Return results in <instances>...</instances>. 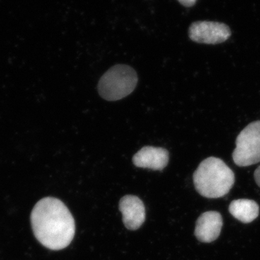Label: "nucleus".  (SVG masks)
I'll list each match as a JSON object with an SVG mask.
<instances>
[{"mask_svg":"<svg viewBox=\"0 0 260 260\" xmlns=\"http://www.w3.org/2000/svg\"><path fill=\"white\" fill-rule=\"evenodd\" d=\"M229 212L234 218L244 223L254 221L259 213V207L254 200H234L229 205Z\"/></svg>","mask_w":260,"mask_h":260,"instance_id":"9","label":"nucleus"},{"mask_svg":"<svg viewBox=\"0 0 260 260\" xmlns=\"http://www.w3.org/2000/svg\"><path fill=\"white\" fill-rule=\"evenodd\" d=\"M30 223L36 239L51 250H61L74 239V218L68 207L56 198L39 200L30 214Z\"/></svg>","mask_w":260,"mask_h":260,"instance_id":"1","label":"nucleus"},{"mask_svg":"<svg viewBox=\"0 0 260 260\" xmlns=\"http://www.w3.org/2000/svg\"><path fill=\"white\" fill-rule=\"evenodd\" d=\"M223 223V218L218 212H205L198 219L195 237L201 242H213L220 236Z\"/></svg>","mask_w":260,"mask_h":260,"instance_id":"7","label":"nucleus"},{"mask_svg":"<svg viewBox=\"0 0 260 260\" xmlns=\"http://www.w3.org/2000/svg\"><path fill=\"white\" fill-rule=\"evenodd\" d=\"M232 35L230 28L225 24L211 21H198L191 24L189 38L200 44H221Z\"/></svg>","mask_w":260,"mask_h":260,"instance_id":"5","label":"nucleus"},{"mask_svg":"<svg viewBox=\"0 0 260 260\" xmlns=\"http://www.w3.org/2000/svg\"><path fill=\"white\" fill-rule=\"evenodd\" d=\"M169 160V154L167 149L153 146L144 147L133 158L135 167L158 171L166 168Z\"/></svg>","mask_w":260,"mask_h":260,"instance_id":"8","label":"nucleus"},{"mask_svg":"<svg viewBox=\"0 0 260 260\" xmlns=\"http://www.w3.org/2000/svg\"><path fill=\"white\" fill-rule=\"evenodd\" d=\"M181 5L185 7L193 6L196 3L197 0H178Z\"/></svg>","mask_w":260,"mask_h":260,"instance_id":"10","label":"nucleus"},{"mask_svg":"<svg viewBox=\"0 0 260 260\" xmlns=\"http://www.w3.org/2000/svg\"><path fill=\"white\" fill-rule=\"evenodd\" d=\"M254 176L256 184L260 187V166L256 169L255 172H254Z\"/></svg>","mask_w":260,"mask_h":260,"instance_id":"11","label":"nucleus"},{"mask_svg":"<svg viewBox=\"0 0 260 260\" xmlns=\"http://www.w3.org/2000/svg\"><path fill=\"white\" fill-rule=\"evenodd\" d=\"M233 160L241 167L260 161V121L251 123L238 135Z\"/></svg>","mask_w":260,"mask_h":260,"instance_id":"4","label":"nucleus"},{"mask_svg":"<svg viewBox=\"0 0 260 260\" xmlns=\"http://www.w3.org/2000/svg\"><path fill=\"white\" fill-rule=\"evenodd\" d=\"M138 82V75L133 68L126 64H116L103 75L98 90L103 99L114 102L133 93Z\"/></svg>","mask_w":260,"mask_h":260,"instance_id":"3","label":"nucleus"},{"mask_svg":"<svg viewBox=\"0 0 260 260\" xmlns=\"http://www.w3.org/2000/svg\"><path fill=\"white\" fill-rule=\"evenodd\" d=\"M193 181L200 194L215 199L229 192L235 182V175L221 159L210 157L200 162Z\"/></svg>","mask_w":260,"mask_h":260,"instance_id":"2","label":"nucleus"},{"mask_svg":"<svg viewBox=\"0 0 260 260\" xmlns=\"http://www.w3.org/2000/svg\"><path fill=\"white\" fill-rule=\"evenodd\" d=\"M123 223L126 229L135 231L140 229L145 220V208L143 201L134 195L123 197L119 203Z\"/></svg>","mask_w":260,"mask_h":260,"instance_id":"6","label":"nucleus"}]
</instances>
